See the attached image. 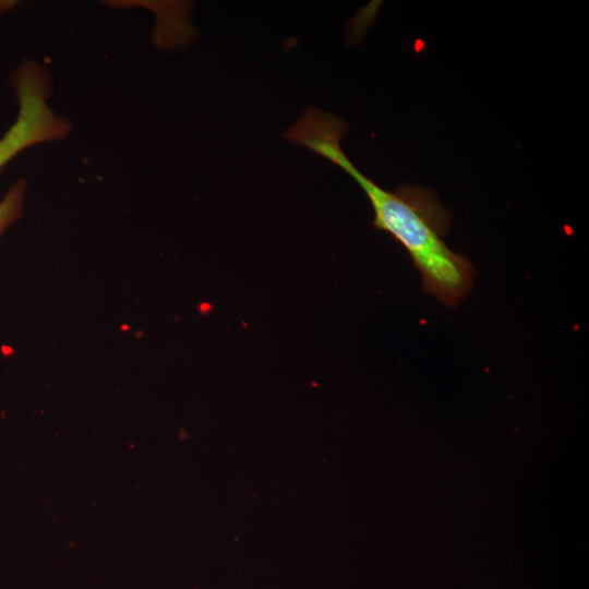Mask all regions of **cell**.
I'll use <instances>...</instances> for the list:
<instances>
[{
	"instance_id": "6da1fadb",
	"label": "cell",
	"mask_w": 589,
	"mask_h": 589,
	"mask_svg": "<svg viewBox=\"0 0 589 589\" xmlns=\"http://www.w3.org/2000/svg\"><path fill=\"white\" fill-rule=\"evenodd\" d=\"M347 132L340 117L310 106L284 136L350 175L372 205L374 226L388 232L410 255L423 290L444 305L456 306L470 292L474 271L467 257L443 240L449 225L447 212L425 189L402 185L390 192L361 173L341 149Z\"/></svg>"
},
{
	"instance_id": "7a4b0ae2",
	"label": "cell",
	"mask_w": 589,
	"mask_h": 589,
	"mask_svg": "<svg viewBox=\"0 0 589 589\" xmlns=\"http://www.w3.org/2000/svg\"><path fill=\"white\" fill-rule=\"evenodd\" d=\"M10 83L19 101L15 122L0 139V170L23 149L68 135L71 125L47 105L50 82L37 63L24 60L12 73Z\"/></svg>"
},
{
	"instance_id": "3957f363",
	"label": "cell",
	"mask_w": 589,
	"mask_h": 589,
	"mask_svg": "<svg viewBox=\"0 0 589 589\" xmlns=\"http://www.w3.org/2000/svg\"><path fill=\"white\" fill-rule=\"evenodd\" d=\"M26 181L17 180L0 201V236L22 215Z\"/></svg>"
}]
</instances>
